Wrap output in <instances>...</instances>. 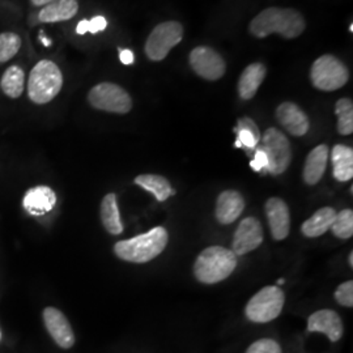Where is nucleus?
<instances>
[{"instance_id": "cd10ccee", "label": "nucleus", "mask_w": 353, "mask_h": 353, "mask_svg": "<svg viewBox=\"0 0 353 353\" xmlns=\"http://www.w3.org/2000/svg\"><path fill=\"white\" fill-rule=\"evenodd\" d=\"M334 233L341 240H348L353 236V212L352 210H343L339 214H336V217L330 228Z\"/></svg>"}, {"instance_id": "c9c22d12", "label": "nucleus", "mask_w": 353, "mask_h": 353, "mask_svg": "<svg viewBox=\"0 0 353 353\" xmlns=\"http://www.w3.org/2000/svg\"><path fill=\"white\" fill-rule=\"evenodd\" d=\"M52 1H55V0H32V4L36 6V7H45V6L50 4Z\"/></svg>"}, {"instance_id": "4c0bfd02", "label": "nucleus", "mask_w": 353, "mask_h": 353, "mask_svg": "<svg viewBox=\"0 0 353 353\" xmlns=\"http://www.w3.org/2000/svg\"><path fill=\"white\" fill-rule=\"evenodd\" d=\"M348 262H350V265L353 267V252H350V258H348Z\"/></svg>"}, {"instance_id": "9d476101", "label": "nucleus", "mask_w": 353, "mask_h": 353, "mask_svg": "<svg viewBox=\"0 0 353 353\" xmlns=\"http://www.w3.org/2000/svg\"><path fill=\"white\" fill-rule=\"evenodd\" d=\"M190 64L205 80H219L225 74L224 59L211 48H196L190 54Z\"/></svg>"}, {"instance_id": "f3484780", "label": "nucleus", "mask_w": 353, "mask_h": 353, "mask_svg": "<svg viewBox=\"0 0 353 353\" xmlns=\"http://www.w3.org/2000/svg\"><path fill=\"white\" fill-rule=\"evenodd\" d=\"M57 204V195L49 186H36L26 191L23 205L28 214L42 216L49 214Z\"/></svg>"}, {"instance_id": "7ed1b4c3", "label": "nucleus", "mask_w": 353, "mask_h": 353, "mask_svg": "<svg viewBox=\"0 0 353 353\" xmlns=\"http://www.w3.org/2000/svg\"><path fill=\"white\" fill-rule=\"evenodd\" d=\"M237 267V255L223 246L203 250L195 263L194 275L203 284H216L229 278Z\"/></svg>"}, {"instance_id": "58836bf2", "label": "nucleus", "mask_w": 353, "mask_h": 353, "mask_svg": "<svg viewBox=\"0 0 353 353\" xmlns=\"http://www.w3.org/2000/svg\"><path fill=\"white\" fill-rule=\"evenodd\" d=\"M285 283V280L284 279H279L278 284H284Z\"/></svg>"}, {"instance_id": "c85d7f7f", "label": "nucleus", "mask_w": 353, "mask_h": 353, "mask_svg": "<svg viewBox=\"0 0 353 353\" xmlns=\"http://www.w3.org/2000/svg\"><path fill=\"white\" fill-rule=\"evenodd\" d=\"M21 48V38L12 32L0 34V63L8 62Z\"/></svg>"}, {"instance_id": "2f4dec72", "label": "nucleus", "mask_w": 353, "mask_h": 353, "mask_svg": "<svg viewBox=\"0 0 353 353\" xmlns=\"http://www.w3.org/2000/svg\"><path fill=\"white\" fill-rule=\"evenodd\" d=\"M267 165H268V163H267L265 152L262 151L261 147H256L254 159H252V163H250L252 170H255V172H261L262 169L267 170Z\"/></svg>"}, {"instance_id": "423d86ee", "label": "nucleus", "mask_w": 353, "mask_h": 353, "mask_svg": "<svg viewBox=\"0 0 353 353\" xmlns=\"http://www.w3.org/2000/svg\"><path fill=\"white\" fill-rule=\"evenodd\" d=\"M312 83L321 90H336L345 85L350 72L345 64L332 55H323L316 59L310 71Z\"/></svg>"}, {"instance_id": "dca6fc26", "label": "nucleus", "mask_w": 353, "mask_h": 353, "mask_svg": "<svg viewBox=\"0 0 353 353\" xmlns=\"http://www.w3.org/2000/svg\"><path fill=\"white\" fill-rule=\"evenodd\" d=\"M276 118L279 123L290 135L303 137L309 131V119L306 114L293 102H283L276 110Z\"/></svg>"}, {"instance_id": "0eeeda50", "label": "nucleus", "mask_w": 353, "mask_h": 353, "mask_svg": "<svg viewBox=\"0 0 353 353\" xmlns=\"http://www.w3.org/2000/svg\"><path fill=\"white\" fill-rule=\"evenodd\" d=\"M262 151L267 157V172L279 176L283 174L292 161V147L290 140L278 128H268L262 137Z\"/></svg>"}, {"instance_id": "ea45409f", "label": "nucleus", "mask_w": 353, "mask_h": 353, "mask_svg": "<svg viewBox=\"0 0 353 353\" xmlns=\"http://www.w3.org/2000/svg\"><path fill=\"white\" fill-rule=\"evenodd\" d=\"M0 338H1V334H0Z\"/></svg>"}, {"instance_id": "20e7f679", "label": "nucleus", "mask_w": 353, "mask_h": 353, "mask_svg": "<svg viewBox=\"0 0 353 353\" xmlns=\"http://www.w3.org/2000/svg\"><path fill=\"white\" fill-rule=\"evenodd\" d=\"M63 87L59 67L51 61H41L32 70L28 81V96L32 101L43 105L52 101Z\"/></svg>"}, {"instance_id": "4be33fe9", "label": "nucleus", "mask_w": 353, "mask_h": 353, "mask_svg": "<svg viewBox=\"0 0 353 353\" xmlns=\"http://www.w3.org/2000/svg\"><path fill=\"white\" fill-rule=\"evenodd\" d=\"M265 67L262 63L250 64L240 77V83H239V93H240L241 99L243 100H250L258 88L261 87V84L263 83L265 77Z\"/></svg>"}, {"instance_id": "4468645a", "label": "nucleus", "mask_w": 353, "mask_h": 353, "mask_svg": "<svg viewBox=\"0 0 353 353\" xmlns=\"http://www.w3.org/2000/svg\"><path fill=\"white\" fill-rule=\"evenodd\" d=\"M265 210L272 239L285 240L290 230V208L287 203L280 198H270L265 202Z\"/></svg>"}, {"instance_id": "2eb2a0df", "label": "nucleus", "mask_w": 353, "mask_h": 353, "mask_svg": "<svg viewBox=\"0 0 353 353\" xmlns=\"http://www.w3.org/2000/svg\"><path fill=\"white\" fill-rule=\"evenodd\" d=\"M245 210L243 196L236 190L223 191L216 202V219L220 224L228 225L234 223Z\"/></svg>"}, {"instance_id": "5701e85b", "label": "nucleus", "mask_w": 353, "mask_h": 353, "mask_svg": "<svg viewBox=\"0 0 353 353\" xmlns=\"http://www.w3.org/2000/svg\"><path fill=\"white\" fill-rule=\"evenodd\" d=\"M332 172L335 179L341 182L351 181L353 176V151L352 148L338 144L334 147L331 153Z\"/></svg>"}, {"instance_id": "412c9836", "label": "nucleus", "mask_w": 353, "mask_h": 353, "mask_svg": "<svg viewBox=\"0 0 353 353\" xmlns=\"http://www.w3.org/2000/svg\"><path fill=\"white\" fill-rule=\"evenodd\" d=\"M103 228L113 236H118L123 232V224L121 221V214L118 208V199L114 192L103 196L100 208Z\"/></svg>"}, {"instance_id": "72a5a7b5", "label": "nucleus", "mask_w": 353, "mask_h": 353, "mask_svg": "<svg viewBox=\"0 0 353 353\" xmlns=\"http://www.w3.org/2000/svg\"><path fill=\"white\" fill-rule=\"evenodd\" d=\"M119 59L123 64H132L135 61V57H134V52L131 50H121L119 52Z\"/></svg>"}, {"instance_id": "f8f14e48", "label": "nucleus", "mask_w": 353, "mask_h": 353, "mask_svg": "<svg viewBox=\"0 0 353 353\" xmlns=\"http://www.w3.org/2000/svg\"><path fill=\"white\" fill-rule=\"evenodd\" d=\"M42 316L52 341L63 350L72 348L76 341L75 332L71 327V323L68 322L67 316H64L59 309L52 306L46 307L42 313Z\"/></svg>"}, {"instance_id": "7c9ffc66", "label": "nucleus", "mask_w": 353, "mask_h": 353, "mask_svg": "<svg viewBox=\"0 0 353 353\" xmlns=\"http://www.w3.org/2000/svg\"><path fill=\"white\" fill-rule=\"evenodd\" d=\"M335 300L341 303V306L352 307L353 306V281L348 280L341 284L338 290H335Z\"/></svg>"}, {"instance_id": "6ab92c4d", "label": "nucleus", "mask_w": 353, "mask_h": 353, "mask_svg": "<svg viewBox=\"0 0 353 353\" xmlns=\"http://www.w3.org/2000/svg\"><path fill=\"white\" fill-rule=\"evenodd\" d=\"M77 10L79 4L76 0H55L39 11L38 19L41 23L67 21L76 16Z\"/></svg>"}, {"instance_id": "a211bd4d", "label": "nucleus", "mask_w": 353, "mask_h": 353, "mask_svg": "<svg viewBox=\"0 0 353 353\" xmlns=\"http://www.w3.org/2000/svg\"><path fill=\"white\" fill-rule=\"evenodd\" d=\"M327 159L328 148L327 145H325V144L318 145L307 154L303 172L305 183L313 186L322 179V176L326 172Z\"/></svg>"}, {"instance_id": "b1692460", "label": "nucleus", "mask_w": 353, "mask_h": 353, "mask_svg": "<svg viewBox=\"0 0 353 353\" xmlns=\"http://www.w3.org/2000/svg\"><path fill=\"white\" fill-rule=\"evenodd\" d=\"M134 182L145 191L153 194L157 202H165L168 198H170L172 195L176 194V190L172 189L169 181L163 176L141 174V176H137L134 179Z\"/></svg>"}, {"instance_id": "f03ea898", "label": "nucleus", "mask_w": 353, "mask_h": 353, "mask_svg": "<svg viewBox=\"0 0 353 353\" xmlns=\"http://www.w3.org/2000/svg\"><path fill=\"white\" fill-rule=\"evenodd\" d=\"M169 234L163 227H156L147 233L114 245L115 255L130 263H147L164 252Z\"/></svg>"}, {"instance_id": "ddd939ff", "label": "nucleus", "mask_w": 353, "mask_h": 353, "mask_svg": "<svg viewBox=\"0 0 353 353\" xmlns=\"http://www.w3.org/2000/svg\"><path fill=\"white\" fill-rule=\"evenodd\" d=\"M307 331L325 334L331 343H338L343 338L344 325L336 312L331 309H322L309 316Z\"/></svg>"}, {"instance_id": "393cba45", "label": "nucleus", "mask_w": 353, "mask_h": 353, "mask_svg": "<svg viewBox=\"0 0 353 353\" xmlns=\"http://www.w3.org/2000/svg\"><path fill=\"white\" fill-rule=\"evenodd\" d=\"M234 132L237 134V140H236V147L237 148H245L248 151H254L258 147V143L261 140V131L255 122L243 117L239 119L237 127L234 128Z\"/></svg>"}, {"instance_id": "a878e982", "label": "nucleus", "mask_w": 353, "mask_h": 353, "mask_svg": "<svg viewBox=\"0 0 353 353\" xmlns=\"http://www.w3.org/2000/svg\"><path fill=\"white\" fill-rule=\"evenodd\" d=\"M26 74L19 65H11L1 77L0 87L6 96L11 99H19L24 92Z\"/></svg>"}, {"instance_id": "1a4fd4ad", "label": "nucleus", "mask_w": 353, "mask_h": 353, "mask_svg": "<svg viewBox=\"0 0 353 353\" xmlns=\"http://www.w3.org/2000/svg\"><path fill=\"white\" fill-rule=\"evenodd\" d=\"M183 37V28L176 21H165L152 30L145 43L147 57L154 61H163Z\"/></svg>"}, {"instance_id": "473e14b6", "label": "nucleus", "mask_w": 353, "mask_h": 353, "mask_svg": "<svg viewBox=\"0 0 353 353\" xmlns=\"http://www.w3.org/2000/svg\"><path fill=\"white\" fill-rule=\"evenodd\" d=\"M106 26H108L106 19H105L103 16H96V17H93L92 20H89L88 32L96 34V33H99V32L105 30Z\"/></svg>"}, {"instance_id": "f257e3e1", "label": "nucleus", "mask_w": 353, "mask_h": 353, "mask_svg": "<svg viewBox=\"0 0 353 353\" xmlns=\"http://www.w3.org/2000/svg\"><path fill=\"white\" fill-rule=\"evenodd\" d=\"M303 30L305 20L303 14L292 8H267L259 13L250 24V33L259 38L278 33L290 39L299 37Z\"/></svg>"}, {"instance_id": "aec40b11", "label": "nucleus", "mask_w": 353, "mask_h": 353, "mask_svg": "<svg viewBox=\"0 0 353 353\" xmlns=\"http://www.w3.org/2000/svg\"><path fill=\"white\" fill-rule=\"evenodd\" d=\"M336 217V211L331 207H323L313 214L310 219L303 221L301 232L309 239H316L325 234L332 225Z\"/></svg>"}, {"instance_id": "c756f323", "label": "nucleus", "mask_w": 353, "mask_h": 353, "mask_svg": "<svg viewBox=\"0 0 353 353\" xmlns=\"http://www.w3.org/2000/svg\"><path fill=\"white\" fill-rule=\"evenodd\" d=\"M245 353H283V350L275 339L262 338L250 344Z\"/></svg>"}, {"instance_id": "f704fd0d", "label": "nucleus", "mask_w": 353, "mask_h": 353, "mask_svg": "<svg viewBox=\"0 0 353 353\" xmlns=\"http://www.w3.org/2000/svg\"><path fill=\"white\" fill-rule=\"evenodd\" d=\"M89 20H81L77 26H76V33L83 36L88 32Z\"/></svg>"}, {"instance_id": "e433bc0d", "label": "nucleus", "mask_w": 353, "mask_h": 353, "mask_svg": "<svg viewBox=\"0 0 353 353\" xmlns=\"http://www.w3.org/2000/svg\"><path fill=\"white\" fill-rule=\"evenodd\" d=\"M41 41H42V43H43L45 46H50L51 45V42L48 38L41 37Z\"/></svg>"}, {"instance_id": "39448f33", "label": "nucleus", "mask_w": 353, "mask_h": 353, "mask_svg": "<svg viewBox=\"0 0 353 353\" xmlns=\"http://www.w3.org/2000/svg\"><path fill=\"white\" fill-rule=\"evenodd\" d=\"M284 303V292L276 285H268L252 296L245 307V316L254 323H268L281 314Z\"/></svg>"}, {"instance_id": "bb28decb", "label": "nucleus", "mask_w": 353, "mask_h": 353, "mask_svg": "<svg viewBox=\"0 0 353 353\" xmlns=\"http://www.w3.org/2000/svg\"><path fill=\"white\" fill-rule=\"evenodd\" d=\"M338 117V131L341 135H351L353 132V103L348 99H341L335 105Z\"/></svg>"}, {"instance_id": "6e6552de", "label": "nucleus", "mask_w": 353, "mask_h": 353, "mask_svg": "<svg viewBox=\"0 0 353 353\" xmlns=\"http://www.w3.org/2000/svg\"><path fill=\"white\" fill-rule=\"evenodd\" d=\"M88 101L94 109L109 113L127 114L132 100L125 89L113 83H101L90 89Z\"/></svg>"}, {"instance_id": "9b49d317", "label": "nucleus", "mask_w": 353, "mask_h": 353, "mask_svg": "<svg viewBox=\"0 0 353 353\" xmlns=\"http://www.w3.org/2000/svg\"><path fill=\"white\" fill-rule=\"evenodd\" d=\"M263 242V228L258 219L246 217L236 229L232 252L236 255H245L258 249Z\"/></svg>"}]
</instances>
